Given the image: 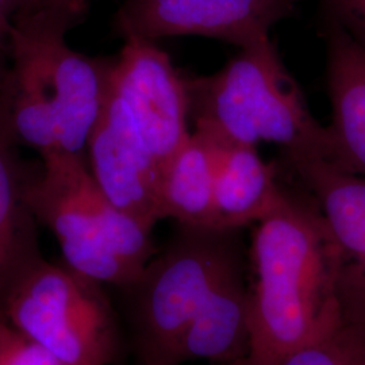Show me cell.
<instances>
[{"mask_svg": "<svg viewBox=\"0 0 365 365\" xmlns=\"http://www.w3.org/2000/svg\"><path fill=\"white\" fill-rule=\"evenodd\" d=\"M26 197L34 218L56 237L64 264L103 286L129 287L156 255L152 232L110 203L86 158H42Z\"/></svg>", "mask_w": 365, "mask_h": 365, "instance_id": "3", "label": "cell"}, {"mask_svg": "<svg viewBox=\"0 0 365 365\" xmlns=\"http://www.w3.org/2000/svg\"><path fill=\"white\" fill-rule=\"evenodd\" d=\"M103 284L39 257L14 283L0 312L66 365H110L117 324Z\"/></svg>", "mask_w": 365, "mask_h": 365, "instance_id": "5", "label": "cell"}, {"mask_svg": "<svg viewBox=\"0 0 365 365\" xmlns=\"http://www.w3.org/2000/svg\"><path fill=\"white\" fill-rule=\"evenodd\" d=\"M321 25L344 31L365 49V0H315Z\"/></svg>", "mask_w": 365, "mask_h": 365, "instance_id": "17", "label": "cell"}, {"mask_svg": "<svg viewBox=\"0 0 365 365\" xmlns=\"http://www.w3.org/2000/svg\"><path fill=\"white\" fill-rule=\"evenodd\" d=\"M249 341V287L240 257L210 288L182 339L180 364L194 360L235 364L248 356Z\"/></svg>", "mask_w": 365, "mask_h": 365, "instance_id": "12", "label": "cell"}, {"mask_svg": "<svg viewBox=\"0 0 365 365\" xmlns=\"http://www.w3.org/2000/svg\"><path fill=\"white\" fill-rule=\"evenodd\" d=\"M68 30L22 14L11 33V61L29 68L54 103L60 153L86 158L87 145L110 93L113 58H95L66 43Z\"/></svg>", "mask_w": 365, "mask_h": 365, "instance_id": "6", "label": "cell"}, {"mask_svg": "<svg viewBox=\"0 0 365 365\" xmlns=\"http://www.w3.org/2000/svg\"><path fill=\"white\" fill-rule=\"evenodd\" d=\"M230 365H235V364H230Z\"/></svg>", "mask_w": 365, "mask_h": 365, "instance_id": "20", "label": "cell"}, {"mask_svg": "<svg viewBox=\"0 0 365 365\" xmlns=\"http://www.w3.org/2000/svg\"><path fill=\"white\" fill-rule=\"evenodd\" d=\"M303 0H123L113 27L122 39L196 36L244 48L269 38Z\"/></svg>", "mask_w": 365, "mask_h": 365, "instance_id": "8", "label": "cell"}, {"mask_svg": "<svg viewBox=\"0 0 365 365\" xmlns=\"http://www.w3.org/2000/svg\"><path fill=\"white\" fill-rule=\"evenodd\" d=\"M187 90L195 130L225 144L271 143L283 150L286 164L330 161L327 126L314 118L271 37L240 48L212 75H187Z\"/></svg>", "mask_w": 365, "mask_h": 365, "instance_id": "2", "label": "cell"}, {"mask_svg": "<svg viewBox=\"0 0 365 365\" xmlns=\"http://www.w3.org/2000/svg\"><path fill=\"white\" fill-rule=\"evenodd\" d=\"M33 0H0V88L3 87L11 63V33L21 14Z\"/></svg>", "mask_w": 365, "mask_h": 365, "instance_id": "19", "label": "cell"}, {"mask_svg": "<svg viewBox=\"0 0 365 365\" xmlns=\"http://www.w3.org/2000/svg\"><path fill=\"white\" fill-rule=\"evenodd\" d=\"M86 160L93 182L110 203L152 232L161 221V168L111 91L92 131Z\"/></svg>", "mask_w": 365, "mask_h": 365, "instance_id": "10", "label": "cell"}, {"mask_svg": "<svg viewBox=\"0 0 365 365\" xmlns=\"http://www.w3.org/2000/svg\"><path fill=\"white\" fill-rule=\"evenodd\" d=\"M92 0H33L24 14L36 15L69 31L76 26ZM22 15V14H21Z\"/></svg>", "mask_w": 365, "mask_h": 365, "instance_id": "18", "label": "cell"}, {"mask_svg": "<svg viewBox=\"0 0 365 365\" xmlns=\"http://www.w3.org/2000/svg\"><path fill=\"white\" fill-rule=\"evenodd\" d=\"M238 230L179 225L140 277L130 295L133 346L138 365H182L180 348L210 288L242 257Z\"/></svg>", "mask_w": 365, "mask_h": 365, "instance_id": "4", "label": "cell"}, {"mask_svg": "<svg viewBox=\"0 0 365 365\" xmlns=\"http://www.w3.org/2000/svg\"><path fill=\"white\" fill-rule=\"evenodd\" d=\"M286 165L321 210L336 244L341 330L365 344V178L321 158Z\"/></svg>", "mask_w": 365, "mask_h": 365, "instance_id": "9", "label": "cell"}, {"mask_svg": "<svg viewBox=\"0 0 365 365\" xmlns=\"http://www.w3.org/2000/svg\"><path fill=\"white\" fill-rule=\"evenodd\" d=\"M252 262L249 352L235 365H280L339 334L337 249L309 192L302 199L286 190L282 203L257 222Z\"/></svg>", "mask_w": 365, "mask_h": 365, "instance_id": "1", "label": "cell"}, {"mask_svg": "<svg viewBox=\"0 0 365 365\" xmlns=\"http://www.w3.org/2000/svg\"><path fill=\"white\" fill-rule=\"evenodd\" d=\"M0 365H66L29 339L0 312Z\"/></svg>", "mask_w": 365, "mask_h": 365, "instance_id": "16", "label": "cell"}, {"mask_svg": "<svg viewBox=\"0 0 365 365\" xmlns=\"http://www.w3.org/2000/svg\"><path fill=\"white\" fill-rule=\"evenodd\" d=\"M284 194L274 164L265 163L255 146L222 143L214 184L218 229L238 230L260 222L282 203Z\"/></svg>", "mask_w": 365, "mask_h": 365, "instance_id": "14", "label": "cell"}, {"mask_svg": "<svg viewBox=\"0 0 365 365\" xmlns=\"http://www.w3.org/2000/svg\"><path fill=\"white\" fill-rule=\"evenodd\" d=\"M110 91L163 172L191 134L187 75L173 66L156 41L123 39L114 57Z\"/></svg>", "mask_w": 365, "mask_h": 365, "instance_id": "7", "label": "cell"}, {"mask_svg": "<svg viewBox=\"0 0 365 365\" xmlns=\"http://www.w3.org/2000/svg\"><path fill=\"white\" fill-rule=\"evenodd\" d=\"M4 86L0 88V309L14 283L41 256L36 222L26 197L29 176L15 156Z\"/></svg>", "mask_w": 365, "mask_h": 365, "instance_id": "13", "label": "cell"}, {"mask_svg": "<svg viewBox=\"0 0 365 365\" xmlns=\"http://www.w3.org/2000/svg\"><path fill=\"white\" fill-rule=\"evenodd\" d=\"M327 49L330 164L365 178V49L344 31L321 25Z\"/></svg>", "mask_w": 365, "mask_h": 365, "instance_id": "11", "label": "cell"}, {"mask_svg": "<svg viewBox=\"0 0 365 365\" xmlns=\"http://www.w3.org/2000/svg\"><path fill=\"white\" fill-rule=\"evenodd\" d=\"M221 146L220 140L205 131L194 130L188 135L161 172L160 220L218 229L214 184Z\"/></svg>", "mask_w": 365, "mask_h": 365, "instance_id": "15", "label": "cell"}]
</instances>
